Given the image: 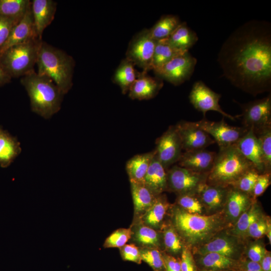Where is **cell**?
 I'll list each match as a JSON object with an SVG mask.
<instances>
[{"label": "cell", "instance_id": "6da1fadb", "mask_svg": "<svg viewBox=\"0 0 271 271\" xmlns=\"http://www.w3.org/2000/svg\"><path fill=\"white\" fill-rule=\"evenodd\" d=\"M217 61L234 86L253 96L270 91V23L251 20L239 27L222 45Z\"/></svg>", "mask_w": 271, "mask_h": 271}, {"label": "cell", "instance_id": "7a4b0ae2", "mask_svg": "<svg viewBox=\"0 0 271 271\" xmlns=\"http://www.w3.org/2000/svg\"><path fill=\"white\" fill-rule=\"evenodd\" d=\"M173 220L174 227L190 248L206 242L227 224L222 212L202 215L189 213L182 208L174 210Z\"/></svg>", "mask_w": 271, "mask_h": 271}, {"label": "cell", "instance_id": "3957f363", "mask_svg": "<svg viewBox=\"0 0 271 271\" xmlns=\"http://www.w3.org/2000/svg\"><path fill=\"white\" fill-rule=\"evenodd\" d=\"M20 82L27 92L33 112L47 119L60 110L64 94L51 79L34 70L22 77Z\"/></svg>", "mask_w": 271, "mask_h": 271}, {"label": "cell", "instance_id": "277c9868", "mask_svg": "<svg viewBox=\"0 0 271 271\" xmlns=\"http://www.w3.org/2000/svg\"><path fill=\"white\" fill-rule=\"evenodd\" d=\"M36 65L37 73L51 79L64 95L71 89L75 62L66 52L42 40Z\"/></svg>", "mask_w": 271, "mask_h": 271}, {"label": "cell", "instance_id": "5b68a950", "mask_svg": "<svg viewBox=\"0 0 271 271\" xmlns=\"http://www.w3.org/2000/svg\"><path fill=\"white\" fill-rule=\"evenodd\" d=\"M254 168L235 145L219 149L206 183L223 187L232 186L243 174Z\"/></svg>", "mask_w": 271, "mask_h": 271}, {"label": "cell", "instance_id": "8992f818", "mask_svg": "<svg viewBox=\"0 0 271 271\" xmlns=\"http://www.w3.org/2000/svg\"><path fill=\"white\" fill-rule=\"evenodd\" d=\"M42 39H34L11 46L0 54V64L11 78L23 77L34 71Z\"/></svg>", "mask_w": 271, "mask_h": 271}, {"label": "cell", "instance_id": "52a82bcc", "mask_svg": "<svg viewBox=\"0 0 271 271\" xmlns=\"http://www.w3.org/2000/svg\"><path fill=\"white\" fill-rule=\"evenodd\" d=\"M197 61L188 51L176 56L154 72L157 77L178 86L190 78Z\"/></svg>", "mask_w": 271, "mask_h": 271}, {"label": "cell", "instance_id": "ba28073f", "mask_svg": "<svg viewBox=\"0 0 271 271\" xmlns=\"http://www.w3.org/2000/svg\"><path fill=\"white\" fill-rule=\"evenodd\" d=\"M207 174L193 172L175 165L167 171L168 188L179 195L198 194L206 184Z\"/></svg>", "mask_w": 271, "mask_h": 271}, {"label": "cell", "instance_id": "9c48e42d", "mask_svg": "<svg viewBox=\"0 0 271 271\" xmlns=\"http://www.w3.org/2000/svg\"><path fill=\"white\" fill-rule=\"evenodd\" d=\"M244 127L254 132L271 126V95L249 102L240 104Z\"/></svg>", "mask_w": 271, "mask_h": 271}, {"label": "cell", "instance_id": "30bf717a", "mask_svg": "<svg viewBox=\"0 0 271 271\" xmlns=\"http://www.w3.org/2000/svg\"><path fill=\"white\" fill-rule=\"evenodd\" d=\"M157 41L151 35L149 29L136 34L130 41L126 57L143 70H152L153 55Z\"/></svg>", "mask_w": 271, "mask_h": 271}, {"label": "cell", "instance_id": "8fae6325", "mask_svg": "<svg viewBox=\"0 0 271 271\" xmlns=\"http://www.w3.org/2000/svg\"><path fill=\"white\" fill-rule=\"evenodd\" d=\"M196 122L202 129L213 138L219 149L235 145L248 130L244 127L229 125L224 118L219 121H212L204 118Z\"/></svg>", "mask_w": 271, "mask_h": 271}, {"label": "cell", "instance_id": "7c38bea8", "mask_svg": "<svg viewBox=\"0 0 271 271\" xmlns=\"http://www.w3.org/2000/svg\"><path fill=\"white\" fill-rule=\"evenodd\" d=\"M221 97L208 87L202 81H196L189 93L190 103L198 111L202 112L204 116L208 111L218 112L224 117L234 120L235 117L225 112L221 107L219 101Z\"/></svg>", "mask_w": 271, "mask_h": 271}, {"label": "cell", "instance_id": "4fadbf2b", "mask_svg": "<svg viewBox=\"0 0 271 271\" xmlns=\"http://www.w3.org/2000/svg\"><path fill=\"white\" fill-rule=\"evenodd\" d=\"M182 150L181 140L175 125L170 126L157 140L156 156L166 170L178 162Z\"/></svg>", "mask_w": 271, "mask_h": 271}, {"label": "cell", "instance_id": "5bb4252c", "mask_svg": "<svg viewBox=\"0 0 271 271\" xmlns=\"http://www.w3.org/2000/svg\"><path fill=\"white\" fill-rule=\"evenodd\" d=\"M193 248L194 252L200 255L215 252L236 259L241 255L243 245L237 236L232 234H220L216 235L206 242Z\"/></svg>", "mask_w": 271, "mask_h": 271}, {"label": "cell", "instance_id": "9a60e30c", "mask_svg": "<svg viewBox=\"0 0 271 271\" xmlns=\"http://www.w3.org/2000/svg\"><path fill=\"white\" fill-rule=\"evenodd\" d=\"M185 152L205 149L215 141L196 122L182 120L175 125Z\"/></svg>", "mask_w": 271, "mask_h": 271}, {"label": "cell", "instance_id": "2e32d148", "mask_svg": "<svg viewBox=\"0 0 271 271\" xmlns=\"http://www.w3.org/2000/svg\"><path fill=\"white\" fill-rule=\"evenodd\" d=\"M216 153L205 149L182 153L178 166L195 172L208 174L212 169Z\"/></svg>", "mask_w": 271, "mask_h": 271}, {"label": "cell", "instance_id": "e0dca14e", "mask_svg": "<svg viewBox=\"0 0 271 271\" xmlns=\"http://www.w3.org/2000/svg\"><path fill=\"white\" fill-rule=\"evenodd\" d=\"M148 71L139 73L134 82L129 89L128 96L132 99L148 100L155 97L164 85L163 80L158 77L149 75Z\"/></svg>", "mask_w": 271, "mask_h": 271}, {"label": "cell", "instance_id": "ac0fdd59", "mask_svg": "<svg viewBox=\"0 0 271 271\" xmlns=\"http://www.w3.org/2000/svg\"><path fill=\"white\" fill-rule=\"evenodd\" d=\"M36 38H39L35 31L31 2L23 17L14 27L8 39L1 49L0 54L12 46Z\"/></svg>", "mask_w": 271, "mask_h": 271}, {"label": "cell", "instance_id": "d6986e66", "mask_svg": "<svg viewBox=\"0 0 271 271\" xmlns=\"http://www.w3.org/2000/svg\"><path fill=\"white\" fill-rule=\"evenodd\" d=\"M57 3L52 0H33L31 9L35 31L42 39L44 30L54 19Z\"/></svg>", "mask_w": 271, "mask_h": 271}, {"label": "cell", "instance_id": "ffe728a7", "mask_svg": "<svg viewBox=\"0 0 271 271\" xmlns=\"http://www.w3.org/2000/svg\"><path fill=\"white\" fill-rule=\"evenodd\" d=\"M235 146L243 156L253 164L259 174L264 173L259 142L252 130L248 129Z\"/></svg>", "mask_w": 271, "mask_h": 271}, {"label": "cell", "instance_id": "44dd1931", "mask_svg": "<svg viewBox=\"0 0 271 271\" xmlns=\"http://www.w3.org/2000/svg\"><path fill=\"white\" fill-rule=\"evenodd\" d=\"M253 202L250 196L238 189L229 186L226 202V218L232 222L237 220Z\"/></svg>", "mask_w": 271, "mask_h": 271}, {"label": "cell", "instance_id": "7402d4cb", "mask_svg": "<svg viewBox=\"0 0 271 271\" xmlns=\"http://www.w3.org/2000/svg\"><path fill=\"white\" fill-rule=\"evenodd\" d=\"M166 170L155 154L144 178V183L156 196L160 195L168 189Z\"/></svg>", "mask_w": 271, "mask_h": 271}, {"label": "cell", "instance_id": "603a6c76", "mask_svg": "<svg viewBox=\"0 0 271 271\" xmlns=\"http://www.w3.org/2000/svg\"><path fill=\"white\" fill-rule=\"evenodd\" d=\"M229 187L206 183L197 194L203 206L209 211H215L225 206Z\"/></svg>", "mask_w": 271, "mask_h": 271}, {"label": "cell", "instance_id": "cb8c5ba5", "mask_svg": "<svg viewBox=\"0 0 271 271\" xmlns=\"http://www.w3.org/2000/svg\"><path fill=\"white\" fill-rule=\"evenodd\" d=\"M21 151L18 140L0 127V166L3 168L10 166Z\"/></svg>", "mask_w": 271, "mask_h": 271}, {"label": "cell", "instance_id": "d4e9b609", "mask_svg": "<svg viewBox=\"0 0 271 271\" xmlns=\"http://www.w3.org/2000/svg\"><path fill=\"white\" fill-rule=\"evenodd\" d=\"M156 154L155 150L143 154L137 155L126 164V170L130 181L144 183L150 165Z\"/></svg>", "mask_w": 271, "mask_h": 271}, {"label": "cell", "instance_id": "484cf974", "mask_svg": "<svg viewBox=\"0 0 271 271\" xmlns=\"http://www.w3.org/2000/svg\"><path fill=\"white\" fill-rule=\"evenodd\" d=\"M167 39L169 43L176 49L182 52H188L197 43L198 37L196 33L184 22H181Z\"/></svg>", "mask_w": 271, "mask_h": 271}, {"label": "cell", "instance_id": "4316f807", "mask_svg": "<svg viewBox=\"0 0 271 271\" xmlns=\"http://www.w3.org/2000/svg\"><path fill=\"white\" fill-rule=\"evenodd\" d=\"M134 66L132 61L125 58L115 71L113 81L120 87L123 94L128 92L138 76L139 72Z\"/></svg>", "mask_w": 271, "mask_h": 271}, {"label": "cell", "instance_id": "83f0119b", "mask_svg": "<svg viewBox=\"0 0 271 271\" xmlns=\"http://www.w3.org/2000/svg\"><path fill=\"white\" fill-rule=\"evenodd\" d=\"M130 182L135 212H146L152 206L157 196L144 183Z\"/></svg>", "mask_w": 271, "mask_h": 271}, {"label": "cell", "instance_id": "f1b7e54d", "mask_svg": "<svg viewBox=\"0 0 271 271\" xmlns=\"http://www.w3.org/2000/svg\"><path fill=\"white\" fill-rule=\"evenodd\" d=\"M200 256L199 262L204 269L224 271L233 269L237 265L236 259L215 252L207 253Z\"/></svg>", "mask_w": 271, "mask_h": 271}, {"label": "cell", "instance_id": "f546056e", "mask_svg": "<svg viewBox=\"0 0 271 271\" xmlns=\"http://www.w3.org/2000/svg\"><path fill=\"white\" fill-rule=\"evenodd\" d=\"M187 52H182L173 47L167 39L157 41L153 55L152 70L155 71L176 56Z\"/></svg>", "mask_w": 271, "mask_h": 271}, {"label": "cell", "instance_id": "4dcf8cb0", "mask_svg": "<svg viewBox=\"0 0 271 271\" xmlns=\"http://www.w3.org/2000/svg\"><path fill=\"white\" fill-rule=\"evenodd\" d=\"M181 23L177 16L163 15L149 31L156 41L168 38Z\"/></svg>", "mask_w": 271, "mask_h": 271}, {"label": "cell", "instance_id": "1f68e13d", "mask_svg": "<svg viewBox=\"0 0 271 271\" xmlns=\"http://www.w3.org/2000/svg\"><path fill=\"white\" fill-rule=\"evenodd\" d=\"M169 206L165 197L160 195L157 196L154 203L143 216L145 224L152 228L158 226L163 221Z\"/></svg>", "mask_w": 271, "mask_h": 271}, {"label": "cell", "instance_id": "d6a6232c", "mask_svg": "<svg viewBox=\"0 0 271 271\" xmlns=\"http://www.w3.org/2000/svg\"><path fill=\"white\" fill-rule=\"evenodd\" d=\"M261 217L258 205L256 202H252L249 207L237 220L231 234L237 237L244 236L249 226Z\"/></svg>", "mask_w": 271, "mask_h": 271}, {"label": "cell", "instance_id": "836d02e7", "mask_svg": "<svg viewBox=\"0 0 271 271\" xmlns=\"http://www.w3.org/2000/svg\"><path fill=\"white\" fill-rule=\"evenodd\" d=\"M258 139L261 153L264 173L271 170V126L254 132Z\"/></svg>", "mask_w": 271, "mask_h": 271}, {"label": "cell", "instance_id": "e575fe53", "mask_svg": "<svg viewBox=\"0 0 271 271\" xmlns=\"http://www.w3.org/2000/svg\"><path fill=\"white\" fill-rule=\"evenodd\" d=\"M30 4L29 0H0V16L21 19Z\"/></svg>", "mask_w": 271, "mask_h": 271}, {"label": "cell", "instance_id": "d590c367", "mask_svg": "<svg viewBox=\"0 0 271 271\" xmlns=\"http://www.w3.org/2000/svg\"><path fill=\"white\" fill-rule=\"evenodd\" d=\"M177 201L178 205L188 213L202 215L204 206L197 194L179 195Z\"/></svg>", "mask_w": 271, "mask_h": 271}, {"label": "cell", "instance_id": "8d00e7d4", "mask_svg": "<svg viewBox=\"0 0 271 271\" xmlns=\"http://www.w3.org/2000/svg\"><path fill=\"white\" fill-rule=\"evenodd\" d=\"M136 240L140 244L148 247L159 245V237L157 231L147 225L140 226L135 234Z\"/></svg>", "mask_w": 271, "mask_h": 271}, {"label": "cell", "instance_id": "74e56055", "mask_svg": "<svg viewBox=\"0 0 271 271\" xmlns=\"http://www.w3.org/2000/svg\"><path fill=\"white\" fill-rule=\"evenodd\" d=\"M259 175L254 168L243 174L232 186L249 196H252L253 190Z\"/></svg>", "mask_w": 271, "mask_h": 271}, {"label": "cell", "instance_id": "f35d334b", "mask_svg": "<svg viewBox=\"0 0 271 271\" xmlns=\"http://www.w3.org/2000/svg\"><path fill=\"white\" fill-rule=\"evenodd\" d=\"M132 233L130 228H119L107 237L103 243V247L120 248L126 244Z\"/></svg>", "mask_w": 271, "mask_h": 271}, {"label": "cell", "instance_id": "ab89813d", "mask_svg": "<svg viewBox=\"0 0 271 271\" xmlns=\"http://www.w3.org/2000/svg\"><path fill=\"white\" fill-rule=\"evenodd\" d=\"M164 241L166 248L172 253H178L183 249L181 238L174 227L169 226L165 230Z\"/></svg>", "mask_w": 271, "mask_h": 271}, {"label": "cell", "instance_id": "60d3db41", "mask_svg": "<svg viewBox=\"0 0 271 271\" xmlns=\"http://www.w3.org/2000/svg\"><path fill=\"white\" fill-rule=\"evenodd\" d=\"M140 254L142 260L154 269L161 270L164 268L163 256L157 249L152 248L142 249L140 251Z\"/></svg>", "mask_w": 271, "mask_h": 271}, {"label": "cell", "instance_id": "b9f144b4", "mask_svg": "<svg viewBox=\"0 0 271 271\" xmlns=\"http://www.w3.org/2000/svg\"><path fill=\"white\" fill-rule=\"evenodd\" d=\"M21 19L0 16V50L8 39L14 27Z\"/></svg>", "mask_w": 271, "mask_h": 271}, {"label": "cell", "instance_id": "7bdbcfd3", "mask_svg": "<svg viewBox=\"0 0 271 271\" xmlns=\"http://www.w3.org/2000/svg\"><path fill=\"white\" fill-rule=\"evenodd\" d=\"M266 231V220L261 217L249 226L245 234L252 238L258 239L265 235Z\"/></svg>", "mask_w": 271, "mask_h": 271}, {"label": "cell", "instance_id": "ee69618b", "mask_svg": "<svg viewBox=\"0 0 271 271\" xmlns=\"http://www.w3.org/2000/svg\"><path fill=\"white\" fill-rule=\"evenodd\" d=\"M122 258L127 261H132L138 263L141 262L140 250L134 244H125L120 248Z\"/></svg>", "mask_w": 271, "mask_h": 271}, {"label": "cell", "instance_id": "f6af8a7d", "mask_svg": "<svg viewBox=\"0 0 271 271\" xmlns=\"http://www.w3.org/2000/svg\"><path fill=\"white\" fill-rule=\"evenodd\" d=\"M270 184V173L259 174L255 184L252 196L255 198L262 195Z\"/></svg>", "mask_w": 271, "mask_h": 271}, {"label": "cell", "instance_id": "bcb514c9", "mask_svg": "<svg viewBox=\"0 0 271 271\" xmlns=\"http://www.w3.org/2000/svg\"><path fill=\"white\" fill-rule=\"evenodd\" d=\"M180 262L181 271H197L195 262L190 248L187 246L183 248Z\"/></svg>", "mask_w": 271, "mask_h": 271}, {"label": "cell", "instance_id": "7dc6e473", "mask_svg": "<svg viewBox=\"0 0 271 271\" xmlns=\"http://www.w3.org/2000/svg\"><path fill=\"white\" fill-rule=\"evenodd\" d=\"M266 251V250L262 244L255 243L249 246L247 254L250 260L259 263Z\"/></svg>", "mask_w": 271, "mask_h": 271}, {"label": "cell", "instance_id": "c3c4849f", "mask_svg": "<svg viewBox=\"0 0 271 271\" xmlns=\"http://www.w3.org/2000/svg\"><path fill=\"white\" fill-rule=\"evenodd\" d=\"M163 256L166 271H181L180 259L169 255Z\"/></svg>", "mask_w": 271, "mask_h": 271}, {"label": "cell", "instance_id": "681fc988", "mask_svg": "<svg viewBox=\"0 0 271 271\" xmlns=\"http://www.w3.org/2000/svg\"><path fill=\"white\" fill-rule=\"evenodd\" d=\"M259 264L264 271H271V256L270 252L266 250Z\"/></svg>", "mask_w": 271, "mask_h": 271}, {"label": "cell", "instance_id": "f907efd6", "mask_svg": "<svg viewBox=\"0 0 271 271\" xmlns=\"http://www.w3.org/2000/svg\"><path fill=\"white\" fill-rule=\"evenodd\" d=\"M245 271H264L260 264L251 260L247 261L245 264Z\"/></svg>", "mask_w": 271, "mask_h": 271}, {"label": "cell", "instance_id": "816d5d0a", "mask_svg": "<svg viewBox=\"0 0 271 271\" xmlns=\"http://www.w3.org/2000/svg\"><path fill=\"white\" fill-rule=\"evenodd\" d=\"M11 78L3 69L0 64V86H2L11 81Z\"/></svg>", "mask_w": 271, "mask_h": 271}, {"label": "cell", "instance_id": "f5cc1de1", "mask_svg": "<svg viewBox=\"0 0 271 271\" xmlns=\"http://www.w3.org/2000/svg\"><path fill=\"white\" fill-rule=\"evenodd\" d=\"M266 220V235L267 237L268 240L269 242V244L271 243V225L270 223V221L269 220Z\"/></svg>", "mask_w": 271, "mask_h": 271}]
</instances>
